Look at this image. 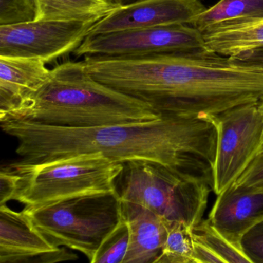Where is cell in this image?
Returning a JSON list of instances; mask_svg holds the SVG:
<instances>
[{
	"label": "cell",
	"instance_id": "8992f818",
	"mask_svg": "<svg viewBox=\"0 0 263 263\" xmlns=\"http://www.w3.org/2000/svg\"><path fill=\"white\" fill-rule=\"evenodd\" d=\"M26 212L53 245L81 252L90 262L123 216L117 192L77 197Z\"/></svg>",
	"mask_w": 263,
	"mask_h": 263
},
{
	"label": "cell",
	"instance_id": "3957f363",
	"mask_svg": "<svg viewBox=\"0 0 263 263\" xmlns=\"http://www.w3.org/2000/svg\"><path fill=\"white\" fill-rule=\"evenodd\" d=\"M161 115L151 103L95 80L84 61H68L52 69L44 85L19 105L0 112V120L88 127L153 121Z\"/></svg>",
	"mask_w": 263,
	"mask_h": 263
},
{
	"label": "cell",
	"instance_id": "4fadbf2b",
	"mask_svg": "<svg viewBox=\"0 0 263 263\" xmlns=\"http://www.w3.org/2000/svg\"><path fill=\"white\" fill-rule=\"evenodd\" d=\"M121 202L130 235L123 263H155L165 242L170 221L138 204Z\"/></svg>",
	"mask_w": 263,
	"mask_h": 263
},
{
	"label": "cell",
	"instance_id": "d4e9b609",
	"mask_svg": "<svg viewBox=\"0 0 263 263\" xmlns=\"http://www.w3.org/2000/svg\"><path fill=\"white\" fill-rule=\"evenodd\" d=\"M113 4H116L118 7L126 5V4H130V3L135 2L137 0H110Z\"/></svg>",
	"mask_w": 263,
	"mask_h": 263
},
{
	"label": "cell",
	"instance_id": "30bf717a",
	"mask_svg": "<svg viewBox=\"0 0 263 263\" xmlns=\"http://www.w3.org/2000/svg\"><path fill=\"white\" fill-rule=\"evenodd\" d=\"M78 255L53 245L35 226L28 212L0 204V263H52Z\"/></svg>",
	"mask_w": 263,
	"mask_h": 263
},
{
	"label": "cell",
	"instance_id": "44dd1931",
	"mask_svg": "<svg viewBox=\"0 0 263 263\" xmlns=\"http://www.w3.org/2000/svg\"><path fill=\"white\" fill-rule=\"evenodd\" d=\"M35 0H0V26L35 21Z\"/></svg>",
	"mask_w": 263,
	"mask_h": 263
},
{
	"label": "cell",
	"instance_id": "e0dca14e",
	"mask_svg": "<svg viewBox=\"0 0 263 263\" xmlns=\"http://www.w3.org/2000/svg\"><path fill=\"white\" fill-rule=\"evenodd\" d=\"M263 19V0H219L191 23L204 33L209 29Z\"/></svg>",
	"mask_w": 263,
	"mask_h": 263
},
{
	"label": "cell",
	"instance_id": "d6986e66",
	"mask_svg": "<svg viewBox=\"0 0 263 263\" xmlns=\"http://www.w3.org/2000/svg\"><path fill=\"white\" fill-rule=\"evenodd\" d=\"M192 228L182 221H169L167 238L155 263H194Z\"/></svg>",
	"mask_w": 263,
	"mask_h": 263
},
{
	"label": "cell",
	"instance_id": "9a60e30c",
	"mask_svg": "<svg viewBox=\"0 0 263 263\" xmlns=\"http://www.w3.org/2000/svg\"><path fill=\"white\" fill-rule=\"evenodd\" d=\"M202 33L204 50L229 58L263 45V19L215 27Z\"/></svg>",
	"mask_w": 263,
	"mask_h": 263
},
{
	"label": "cell",
	"instance_id": "cb8c5ba5",
	"mask_svg": "<svg viewBox=\"0 0 263 263\" xmlns=\"http://www.w3.org/2000/svg\"><path fill=\"white\" fill-rule=\"evenodd\" d=\"M232 64L238 67L263 72V45L229 57Z\"/></svg>",
	"mask_w": 263,
	"mask_h": 263
},
{
	"label": "cell",
	"instance_id": "2e32d148",
	"mask_svg": "<svg viewBox=\"0 0 263 263\" xmlns=\"http://www.w3.org/2000/svg\"><path fill=\"white\" fill-rule=\"evenodd\" d=\"M35 21L98 22L118 5L110 0H35Z\"/></svg>",
	"mask_w": 263,
	"mask_h": 263
},
{
	"label": "cell",
	"instance_id": "603a6c76",
	"mask_svg": "<svg viewBox=\"0 0 263 263\" xmlns=\"http://www.w3.org/2000/svg\"><path fill=\"white\" fill-rule=\"evenodd\" d=\"M234 184L263 191V153L254 158Z\"/></svg>",
	"mask_w": 263,
	"mask_h": 263
},
{
	"label": "cell",
	"instance_id": "4316f807",
	"mask_svg": "<svg viewBox=\"0 0 263 263\" xmlns=\"http://www.w3.org/2000/svg\"><path fill=\"white\" fill-rule=\"evenodd\" d=\"M260 153H263V144H262V145H261V148H260L259 153H258V154H260Z\"/></svg>",
	"mask_w": 263,
	"mask_h": 263
},
{
	"label": "cell",
	"instance_id": "5bb4252c",
	"mask_svg": "<svg viewBox=\"0 0 263 263\" xmlns=\"http://www.w3.org/2000/svg\"><path fill=\"white\" fill-rule=\"evenodd\" d=\"M46 64L39 59L0 57V112L14 108L44 85L51 72Z\"/></svg>",
	"mask_w": 263,
	"mask_h": 263
},
{
	"label": "cell",
	"instance_id": "ac0fdd59",
	"mask_svg": "<svg viewBox=\"0 0 263 263\" xmlns=\"http://www.w3.org/2000/svg\"><path fill=\"white\" fill-rule=\"evenodd\" d=\"M192 235L195 243L209 251L220 262L251 263L241 246L228 240L212 226L209 218L192 228Z\"/></svg>",
	"mask_w": 263,
	"mask_h": 263
},
{
	"label": "cell",
	"instance_id": "7a4b0ae2",
	"mask_svg": "<svg viewBox=\"0 0 263 263\" xmlns=\"http://www.w3.org/2000/svg\"><path fill=\"white\" fill-rule=\"evenodd\" d=\"M97 81L184 117L215 116L263 98V72L204 50L133 58L85 57Z\"/></svg>",
	"mask_w": 263,
	"mask_h": 263
},
{
	"label": "cell",
	"instance_id": "277c9868",
	"mask_svg": "<svg viewBox=\"0 0 263 263\" xmlns=\"http://www.w3.org/2000/svg\"><path fill=\"white\" fill-rule=\"evenodd\" d=\"M5 167L14 176L13 200L31 211L77 197L117 192L123 163L95 152L38 164L16 161Z\"/></svg>",
	"mask_w": 263,
	"mask_h": 263
},
{
	"label": "cell",
	"instance_id": "484cf974",
	"mask_svg": "<svg viewBox=\"0 0 263 263\" xmlns=\"http://www.w3.org/2000/svg\"><path fill=\"white\" fill-rule=\"evenodd\" d=\"M257 104H258V109H259L260 111L261 112L263 115V98H261V100L257 103Z\"/></svg>",
	"mask_w": 263,
	"mask_h": 263
},
{
	"label": "cell",
	"instance_id": "7c38bea8",
	"mask_svg": "<svg viewBox=\"0 0 263 263\" xmlns=\"http://www.w3.org/2000/svg\"><path fill=\"white\" fill-rule=\"evenodd\" d=\"M209 213L212 226L234 244L263 221V191L232 184L217 195Z\"/></svg>",
	"mask_w": 263,
	"mask_h": 263
},
{
	"label": "cell",
	"instance_id": "52a82bcc",
	"mask_svg": "<svg viewBox=\"0 0 263 263\" xmlns=\"http://www.w3.org/2000/svg\"><path fill=\"white\" fill-rule=\"evenodd\" d=\"M217 147L213 192L219 195L235 182L263 144V115L255 104H243L212 116Z\"/></svg>",
	"mask_w": 263,
	"mask_h": 263
},
{
	"label": "cell",
	"instance_id": "8fae6325",
	"mask_svg": "<svg viewBox=\"0 0 263 263\" xmlns=\"http://www.w3.org/2000/svg\"><path fill=\"white\" fill-rule=\"evenodd\" d=\"M205 9L201 0H137L100 20L89 35L191 24Z\"/></svg>",
	"mask_w": 263,
	"mask_h": 263
},
{
	"label": "cell",
	"instance_id": "ffe728a7",
	"mask_svg": "<svg viewBox=\"0 0 263 263\" xmlns=\"http://www.w3.org/2000/svg\"><path fill=\"white\" fill-rule=\"evenodd\" d=\"M129 228L122 216L116 227L103 240L91 263H123L129 245Z\"/></svg>",
	"mask_w": 263,
	"mask_h": 263
},
{
	"label": "cell",
	"instance_id": "9c48e42d",
	"mask_svg": "<svg viewBox=\"0 0 263 263\" xmlns=\"http://www.w3.org/2000/svg\"><path fill=\"white\" fill-rule=\"evenodd\" d=\"M96 23L33 21L0 26V57L53 62L73 53Z\"/></svg>",
	"mask_w": 263,
	"mask_h": 263
},
{
	"label": "cell",
	"instance_id": "5b68a950",
	"mask_svg": "<svg viewBox=\"0 0 263 263\" xmlns=\"http://www.w3.org/2000/svg\"><path fill=\"white\" fill-rule=\"evenodd\" d=\"M116 191L123 202L138 204L171 221L191 227L202 221L212 187L153 161L123 163Z\"/></svg>",
	"mask_w": 263,
	"mask_h": 263
},
{
	"label": "cell",
	"instance_id": "6da1fadb",
	"mask_svg": "<svg viewBox=\"0 0 263 263\" xmlns=\"http://www.w3.org/2000/svg\"><path fill=\"white\" fill-rule=\"evenodd\" d=\"M1 128L17 141L20 162L38 164L100 152L116 162L146 160L213 191L216 124L212 116L162 112L153 121L74 127L23 120L1 119Z\"/></svg>",
	"mask_w": 263,
	"mask_h": 263
},
{
	"label": "cell",
	"instance_id": "7402d4cb",
	"mask_svg": "<svg viewBox=\"0 0 263 263\" xmlns=\"http://www.w3.org/2000/svg\"><path fill=\"white\" fill-rule=\"evenodd\" d=\"M240 245L251 263H263V221L243 235Z\"/></svg>",
	"mask_w": 263,
	"mask_h": 263
},
{
	"label": "cell",
	"instance_id": "ba28073f",
	"mask_svg": "<svg viewBox=\"0 0 263 263\" xmlns=\"http://www.w3.org/2000/svg\"><path fill=\"white\" fill-rule=\"evenodd\" d=\"M203 49V33L191 24H182L89 35L73 55L133 58Z\"/></svg>",
	"mask_w": 263,
	"mask_h": 263
}]
</instances>
